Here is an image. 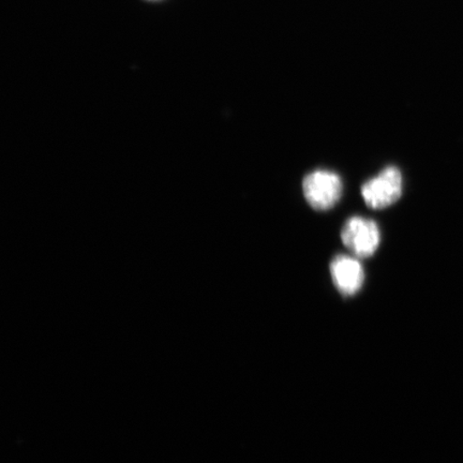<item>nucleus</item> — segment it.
Returning <instances> with one entry per match:
<instances>
[{
	"label": "nucleus",
	"mask_w": 463,
	"mask_h": 463,
	"mask_svg": "<svg viewBox=\"0 0 463 463\" xmlns=\"http://www.w3.org/2000/svg\"><path fill=\"white\" fill-rule=\"evenodd\" d=\"M303 191L312 208L328 211L337 204L343 195V181L337 173L317 170L304 178Z\"/></svg>",
	"instance_id": "nucleus-1"
},
{
	"label": "nucleus",
	"mask_w": 463,
	"mask_h": 463,
	"mask_svg": "<svg viewBox=\"0 0 463 463\" xmlns=\"http://www.w3.org/2000/svg\"><path fill=\"white\" fill-rule=\"evenodd\" d=\"M402 175L396 166H387L379 175L369 179L362 187V195L368 207L382 210L401 199Z\"/></svg>",
	"instance_id": "nucleus-2"
},
{
	"label": "nucleus",
	"mask_w": 463,
	"mask_h": 463,
	"mask_svg": "<svg viewBox=\"0 0 463 463\" xmlns=\"http://www.w3.org/2000/svg\"><path fill=\"white\" fill-rule=\"evenodd\" d=\"M341 240L355 257L369 258L378 250L381 234L373 220L355 216L345 223Z\"/></svg>",
	"instance_id": "nucleus-3"
},
{
	"label": "nucleus",
	"mask_w": 463,
	"mask_h": 463,
	"mask_svg": "<svg viewBox=\"0 0 463 463\" xmlns=\"http://www.w3.org/2000/svg\"><path fill=\"white\" fill-rule=\"evenodd\" d=\"M334 285L341 294L352 297L362 288L364 273L360 260L346 256H337L331 264Z\"/></svg>",
	"instance_id": "nucleus-4"
}]
</instances>
